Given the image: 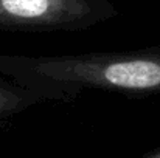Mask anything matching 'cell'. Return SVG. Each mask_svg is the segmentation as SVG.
<instances>
[{"mask_svg":"<svg viewBox=\"0 0 160 158\" xmlns=\"http://www.w3.org/2000/svg\"><path fill=\"white\" fill-rule=\"evenodd\" d=\"M0 74L25 87L64 93L73 101L84 90L160 93V48L61 56L0 54Z\"/></svg>","mask_w":160,"mask_h":158,"instance_id":"obj_1","label":"cell"},{"mask_svg":"<svg viewBox=\"0 0 160 158\" xmlns=\"http://www.w3.org/2000/svg\"><path fill=\"white\" fill-rule=\"evenodd\" d=\"M118 14L110 0H0V31H84Z\"/></svg>","mask_w":160,"mask_h":158,"instance_id":"obj_2","label":"cell"},{"mask_svg":"<svg viewBox=\"0 0 160 158\" xmlns=\"http://www.w3.org/2000/svg\"><path fill=\"white\" fill-rule=\"evenodd\" d=\"M72 101L73 99L64 93L25 87L12 81L11 78L0 74V127L34 105L44 103H72Z\"/></svg>","mask_w":160,"mask_h":158,"instance_id":"obj_3","label":"cell"},{"mask_svg":"<svg viewBox=\"0 0 160 158\" xmlns=\"http://www.w3.org/2000/svg\"><path fill=\"white\" fill-rule=\"evenodd\" d=\"M145 158H160V149L159 151H154V152H151V154H148Z\"/></svg>","mask_w":160,"mask_h":158,"instance_id":"obj_4","label":"cell"}]
</instances>
